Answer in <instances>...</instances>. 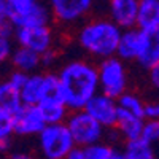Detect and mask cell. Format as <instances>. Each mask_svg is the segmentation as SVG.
Returning <instances> with one entry per match:
<instances>
[{
    "instance_id": "cell-6",
    "label": "cell",
    "mask_w": 159,
    "mask_h": 159,
    "mask_svg": "<svg viewBox=\"0 0 159 159\" xmlns=\"http://www.w3.org/2000/svg\"><path fill=\"white\" fill-rule=\"evenodd\" d=\"M65 124L69 126L78 148H86L91 145H96L103 139L105 127L99 121H96L84 108L70 111L67 119H65Z\"/></svg>"
},
{
    "instance_id": "cell-5",
    "label": "cell",
    "mask_w": 159,
    "mask_h": 159,
    "mask_svg": "<svg viewBox=\"0 0 159 159\" xmlns=\"http://www.w3.org/2000/svg\"><path fill=\"white\" fill-rule=\"evenodd\" d=\"M99 84H100V92L107 96H111L118 99L127 92V84H129V75L127 69L123 59L118 56L103 59L99 64Z\"/></svg>"
},
{
    "instance_id": "cell-16",
    "label": "cell",
    "mask_w": 159,
    "mask_h": 159,
    "mask_svg": "<svg viewBox=\"0 0 159 159\" xmlns=\"http://www.w3.org/2000/svg\"><path fill=\"white\" fill-rule=\"evenodd\" d=\"M143 126H145V118L143 116H137V115H132V113L121 111L119 113L116 129H118L119 134L126 139V142H130V140L142 139Z\"/></svg>"
},
{
    "instance_id": "cell-22",
    "label": "cell",
    "mask_w": 159,
    "mask_h": 159,
    "mask_svg": "<svg viewBox=\"0 0 159 159\" xmlns=\"http://www.w3.org/2000/svg\"><path fill=\"white\" fill-rule=\"evenodd\" d=\"M145 119H159V100L145 102Z\"/></svg>"
},
{
    "instance_id": "cell-3",
    "label": "cell",
    "mask_w": 159,
    "mask_h": 159,
    "mask_svg": "<svg viewBox=\"0 0 159 159\" xmlns=\"http://www.w3.org/2000/svg\"><path fill=\"white\" fill-rule=\"evenodd\" d=\"M0 18L8 21L15 29L51 25V21H54L49 7L42 0H0Z\"/></svg>"
},
{
    "instance_id": "cell-2",
    "label": "cell",
    "mask_w": 159,
    "mask_h": 159,
    "mask_svg": "<svg viewBox=\"0 0 159 159\" xmlns=\"http://www.w3.org/2000/svg\"><path fill=\"white\" fill-rule=\"evenodd\" d=\"M123 29L110 18H92L84 21L76 30V43L86 54L96 59L116 56Z\"/></svg>"
},
{
    "instance_id": "cell-11",
    "label": "cell",
    "mask_w": 159,
    "mask_h": 159,
    "mask_svg": "<svg viewBox=\"0 0 159 159\" xmlns=\"http://www.w3.org/2000/svg\"><path fill=\"white\" fill-rule=\"evenodd\" d=\"M140 0H108V18L123 30L137 27Z\"/></svg>"
},
{
    "instance_id": "cell-19",
    "label": "cell",
    "mask_w": 159,
    "mask_h": 159,
    "mask_svg": "<svg viewBox=\"0 0 159 159\" xmlns=\"http://www.w3.org/2000/svg\"><path fill=\"white\" fill-rule=\"evenodd\" d=\"M118 103H119V110L121 111L132 113V115H137V116H143L145 102L140 99V96L135 94V92H129V91L124 92L123 96L118 97Z\"/></svg>"
},
{
    "instance_id": "cell-8",
    "label": "cell",
    "mask_w": 159,
    "mask_h": 159,
    "mask_svg": "<svg viewBox=\"0 0 159 159\" xmlns=\"http://www.w3.org/2000/svg\"><path fill=\"white\" fill-rule=\"evenodd\" d=\"M15 42L19 46L30 48L38 54H48L54 51L56 37L51 25H40V27H19L15 29Z\"/></svg>"
},
{
    "instance_id": "cell-13",
    "label": "cell",
    "mask_w": 159,
    "mask_h": 159,
    "mask_svg": "<svg viewBox=\"0 0 159 159\" xmlns=\"http://www.w3.org/2000/svg\"><path fill=\"white\" fill-rule=\"evenodd\" d=\"M11 65L15 70H21L24 73H35L43 65V56L38 54L37 51L25 48V46H16L11 52Z\"/></svg>"
},
{
    "instance_id": "cell-9",
    "label": "cell",
    "mask_w": 159,
    "mask_h": 159,
    "mask_svg": "<svg viewBox=\"0 0 159 159\" xmlns=\"http://www.w3.org/2000/svg\"><path fill=\"white\" fill-rule=\"evenodd\" d=\"M92 118L99 121L105 129H116L118 119H119V103L118 99L107 96L103 92H97V94L89 100V103L84 108Z\"/></svg>"
},
{
    "instance_id": "cell-23",
    "label": "cell",
    "mask_w": 159,
    "mask_h": 159,
    "mask_svg": "<svg viewBox=\"0 0 159 159\" xmlns=\"http://www.w3.org/2000/svg\"><path fill=\"white\" fill-rule=\"evenodd\" d=\"M148 80H150V84L159 91V62L153 64L151 67L148 69Z\"/></svg>"
},
{
    "instance_id": "cell-26",
    "label": "cell",
    "mask_w": 159,
    "mask_h": 159,
    "mask_svg": "<svg viewBox=\"0 0 159 159\" xmlns=\"http://www.w3.org/2000/svg\"><path fill=\"white\" fill-rule=\"evenodd\" d=\"M29 2H37V0H29Z\"/></svg>"
},
{
    "instance_id": "cell-21",
    "label": "cell",
    "mask_w": 159,
    "mask_h": 159,
    "mask_svg": "<svg viewBox=\"0 0 159 159\" xmlns=\"http://www.w3.org/2000/svg\"><path fill=\"white\" fill-rule=\"evenodd\" d=\"M27 76H29V73H24V72H21V70H13V72L7 76L5 83H7L10 88H13L15 91H18L19 94H21V89H22V86H24V83H25V80H27Z\"/></svg>"
},
{
    "instance_id": "cell-17",
    "label": "cell",
    "mask_w": 159,
    "mask_h": 159,
    "mask_svg": "<svg viewBox=\"0 0 159 159\" xmlns=\"http://www.w3.org/2000/svg\"><path fill=\"white\" fill-rule=\"evenodd\" d=\"M137 62L145 69H150L153 64L159 62V30L145 32L143 51Z\"/></svg>"
},
{
    "instance_id": "cell-15",
    "label": "cell",
    "mask_w": 159,
    "mask_h": 159,
    "mask_svg": "<svg viewBox=\"0 0 159 159\" xmlns=\"http://www.w3.org/2000/svg\"><path fill=\"white\" fill-rule=\"evenodd\" d=\"M137 27L145 32L159 30V0H140Z\"/></svg>"
},
{
    "instance_id": "cell-10",
    "label": "cell",
    "mask_w": 159,
    "mask_h": 159,
    "mask_svg": "<svg viewBox=\"0 0 159 159\" xmlns=\"http://www.w3.org/2000/svg\"><path fill=\"white\" fill-rule=\"evenodd\" d=\"M46 121L37 105H22L15 116V135L18 137H38L45 129Z\"/></svg>"
},
{
    "instance_id": "cell-1",
    "label": "cell",
    "mask_w": 159,
    "mask_h": 159,
    "mask_svg": "<svg viewBox=\"0 0 159 159\" xmlns=\"http://www.w3.org/2000/svg\"><path fill=\"white\" fill-rule=\"evenodd\" d=\"M62 97L70 111L83 110L97 92L99 84V65L86 59H72L65 62L57 72Z\"/></svg>"
},
{
    "instance_id": "cell-14",
    "label": "cell",
    "mask_w": 159,
    "mask_h": 159,
    "mask_svg": "<svg viewBox=\"0 0 159 159\" xmlns=\"http://www.w3.org/2000/svg\"><path fill=\"white\" fill-rule=\"evenodd\" d=\"M46 92V73H29L21 89V99L25 105H38Z\"/></svg>"
},
{
    "instance_id": "cell-25",
    "label": "cell",
    "mask_w": 159,
    "mask_h": 159,
    "mask_svg": "<svg viewBox=\"0 0 159 159\" xmlns=\"http://www.w3.org/2000/svg\"><path fill=\"white\" fill-rule=\"evenodd\" d=\"M116 159H127V157H126L124 151H119V154H118V157H116Z\"/></svg>"
},
{
    "instance_id": "cell-18",
    "label": "cell",
    "mask_w": 159,
    "mask_h": 159,
    "mask_svg": "<svg viewBox=\"0 0 159 159\" xmlns=\"http://www.w3.org/2000/svg\"><path fill=\"white\" fill-rule=\"evenodd\" d=\"M124 154L127 159H157L153 145L143 139L127 142L124 148Z\"/></svg>"
},
{
    "instance_id": "cell-12",
    "label": "cell",
    "mask_w": 159,
    "mask_h": 159,
    "mask_svg": "<svg viewBox=\"0 0 159 159\" xmlns=\"http://www.w3.org/2000/svg\"><path fill=\"white\" fill-rule=\"evenodd\" d=\"M143 45H145V30L139 27L124 29L121 40H119V45H118L116 56L119 59H123L124 62L139 61L142 51H143Z\"/></svg>"
},
{
    "instance_id": "cell-24",
    "label": "cell",
    "mask_w": 159,
    "mask_h": 159,
    "mask_svg": "<svg viewBox=\"0 0 159 159\" xmlns=\"http://www.w3.org/2000/svg\"><path fill=\"white\" fill-rule=\"evenodd\" d=\"M11 159H35V156L29 154V153H24V151H18V153H13Z\"/></svg>"
},
{
    "instance_id": "cell-20",
    "label": "cell",
    "mask_w": 159,
    "mask_h": 159,
    "mask_svg": "<svg viewBox=\"0 0 159 159\" xmlns=\"http://www.w3.org/2000/svg\"><path fill=\"white\" fill-rule=\"evenodd\" d=\"M142 139L150 142L151 145L159 143V119H145Z\"/></svg>"
},
{
    "instance_id": "cell-4",
    "label": "cell",
    "mask_w": 159,
    "mask_h": 159,
    "mask_svg": "<svg viewBox=\"0 0 159 159\" xmlns=\"http://www.w3.org/2000/svg\"><path fill=\"white\" fill-rule=\"evenodd\" d=\"M76 142L65 123L46 124L38 134V150L42 159H67L75 150Z\"/></svg>"
},
{
    "instance_id": "cell-7",
    "label": "cell",
    "mask_w": 159,
    "mask_h": 159,
    "mask_svg": "<svg viewBox=\"0 0 159 159\" xmlns=\"http://www.w3.org/2000/svg\"><path fill=\"white\" fill-rule=\"evenodd\" d=\"M48 7L57 24L72 27L84 22L92 11L94 0H48Z\"/></svg>"
}]
</instances>
